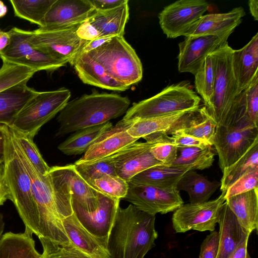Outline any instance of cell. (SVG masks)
Masks as SVG:
<instances>
[{"label":"cell","mask_w":258,"mask_h":258,"mask_svg":"<svg viewBox=\"0 0 258 258\" xmlns=\"http://www.w3.org/2000/svg\"><path fill=\"white\" fill-rule=\"evenodd\" d=\"M215 155L212 146L205 148L178 147L177 158L170 166L187 167L190 170H203L212 165Z\"/></svg>","instance_id":"obj_34"},{"label":"cell","mask_w":258,"mask_h":258,"mask_svg":"<svg viewBox=\"0 0 258 258\" xmlns=\"http://www.w3.org/2000/svg\"><path fill=\"white\" fill-rule=\"evenodd\" d=\"M7 200H10V192L3 174L0 176V206Z\"/></svg>","instance_id":"obj_52"},{"label":"cell","mask_w":258,"mask_h":258,"mask_svg":"<svg viewBox=\"0 0 258 258\" xmlns=\"http://www.w3.org/2000/svg\"><path fill=\"white\" fill-rule=\"evenodd\" d=\"M245 12L242 7L223 13L203 15L187 30L184 36L219 35L234 30L242 22Z\"/></svg>","instance_id":"obj_21"},{"label":"cell","mask_w":258,"mask_h":258,"mask_svg":"<svg viewBox=\"0 0 258 258\" xmlns=\"http://www.w3.org/2000/svg\"><path fill=\"white\" fill-rule=\"evenodd\" d=\"M75 168L87 182L106 175H116L113 155L83 163H74Z\"/></svg>","instance_id":"obj_41"},{"label":"cell","mask_w":258,"mask_h":258,"mask_svg":"<svg viewBox=\"0 0 258 258\" xmlns=\"http://www.w3.org/2000/svg\"><path fill=\"white\" fill-rule=\"evenodd\" d=\"M80 25L55 30L38 28L33 31H27L28 39L34 46L66 59L71 64L88 42L77 34Z\"/></svg>","instance_id":"obj_12"},{"label":"cell","mask_w":258,"mask_h":258,"mask_svg":"<svg viewBox=\"0 0 258 258\" xmlns=\"http://www.w3.org/2000/svg\"><path fill=\"white\" fill-rule=\"evenodd\" d=\"M155 215L131 204L125 208L119 206L107 238L109 258H144L155 246Z\"/></svg>","instance_id":"obj_1"},{"label":"cell","mask_w":258,"mask_h":258,"mask_svg":"<svg viewBox=\"0 0 258 258\" xmlns=\"http://www.w3.org/2000/svg\"><path fill=\"white\" fill-rule=\"evenodd\" d=\"M3 164H0V176L3 174Z\"/></svg>","instance_id":"obj_58"},{"label":"cell","mask_w":258,"mask_h":258,"mask_svg":"<svg viewBox=\"0 0 258 258\" xmlns=\"http://www.w3.org/2000/svg\"><path fill=\"white\" fill-rule=\"evenodd\" d=\"M217 223L219 240L217 258H228L240 242L250 234L240 225L226 202L221 208Z\"/></svg>","instance_id":"obj_25"},{"label":"cell","mask_w":258,"mask_h":258,"mask_svg":"<svg viewBox=\"0 0 258 258\" xmlns=\"http://www.w3.org/2000/svg\"><path fill=\"white\" fill-rule=\"evenodd\" d=\"M3 176L25 230L31 226L35 215L30 176L18 152L11 128L5 125V151Z\"/></svg>","instance_id":"obj_4"},{"label":"cell","mask_w":258,"mask_h":258,"mask_svg":"<svg viewBox=\"0 0 258 258\" xmlns=\"http://www.w3.org/2000/svg\"><path fill=\"white\" fill-rule=\"evenodd\" d=\"M128 2L108 10L95 11L87 20L97 31L99 37L123 36L129 19Z\"/></svg>","instance_id":"obj_26"},{"label":"cell","mask_w":258,"mask_h":258,"mask_svg":"<svg viewBox=\"0 0 258 258\" xmlns=\"http://www.w3.org/2000/svg\"><path fill=\"white\" fill-rule=\"evenodd\" d=\"M178 147L172 142L155 144L150 149L151 153L163 166H170L177 156Z\"/></svg>","instance_id":"obj_44"},{"label":"cell","mask_w":258,"mask_h":258,"mask_svg":"<svg viewBox=\"0 0 258 258\" xmlns=\"http://www.w3.org/2000/svg\"><path fill=\"white\" fill-rule=\"evenodd\" d=\"M10 44L0 52L3 61L26 66L37 72H52L64 66L68 61L34 46L28 39L27 30L13 27L8 31Z\"/></svg>","instance_id":"obj_11"},{"label":"cell","mask_w":258,"mask_h":258,"mask_svg":"<svg viewBox=\"0 0 258 258\" xmlns=\"http://www.w3.org/2000/svg\"><path fill=\"white\" fill-rule=\"evenodd\" d=\"M216 72V59L214 52L209 54L195 76V86L203 100L205 106L210 104L214 94Z\"/></svg>","instance_id":"obj_36"},{"label":"cell","mask_w":258,"mask_h":258,"mask_svg":"<svg viewBox=\"0 0 258 258\" xmlns=\"http://www.w3.org/2000/svg\"><path fill=\"white\" fill-rule=\"evenodd\" d=\"M5 228V222L3 214L0 213V237L2 235Z\"/></svg>","instance_id":"obj_57"},{"label":"cell","mask_w":258,"mask_h":258,"mask_svg":"<svg viewBox=\"0 0 258 258\" xmlns=\"http://www.w3.org/2000/svg\"><path fill=\"white\" fill-rule=\"evenodd\" d=\"M27 84H19L0 92V124L11 126L26 105L38 93Z\"/></svg>","instance_id":"obj_27"},{"label":"cell","mask_w":258,"mask_h":258,"mask_svg":"<svg viewBox=\"0 0 258 258\" xmlns=\"http://www.w3.org/2000/svg\"><path fill=\"white\" fill-rule=\"evenodd\" d=\"M40 258H47V257L43 253H42L41 254V256H40Z\"/></svg>","instance_id":"obj_59"},{"label":"cell","mask_w":258,"mask_h":258,"mask_svg":"<svg viewBox=\"0 0 258 258\" xmlns=\"http://www.w3.org/2000/svg\"><path fill=\"white\" fill-rule=\"evenodd\" d=\"M134 121L123 119L119 121L99 137L75 163L93 162L113 155L137 142L139 139L132 137L127 132Z\"/></svg>","instance_id":"obj_20"},{"label":"cell","mask_w":258,"mask_h":258,"mask_svg":"<svg viewBox=\"0 0 258 258\" xmlns=\"http://www.w3.org/2000/svg\"><path fill=\"white\" fill-rule=\"evenodd\" d=\"M246 112L250 120L257 126L258 121V75L244 90Z\"/></svg>","instance_id":"obj_45"},{"label":"cell","mask_w":258,"mask_h":258,"mask_svg":"<svg viewBox=\"0 0 258 258\" xmlns=\"http://www.w3.org/2000/svg\"><path fill=\"white\" fill-rule=\"evenodd\" d=\"M128 183V191L123 199L149 214H166L183 204L179 191L175 187Z\"/></svg>","instance_id":"obj_14"},{"label":"cell","mask_w":258,"mask_h":258,"mask_svg":"<svg viewBox=\"0 0 258 258\" xmlns=\"http://www.w3.org/2000/svg\"><path fill=\"white\" fill-rule=\"evenodd\" d=\"M171 135L173 144L177 147L205 148L209 146H212L211 144L205 140L184 134L176 132Z\"/></svg>","instance_id":"obj_47"},{"label":"cell","mask_w":258,"mask_h":258,"mask_svg":"<svg viewBox=\"0 0 258 258\" xmlns=\"http://www.w3.org/2000/svg\"><path fill=\"white\" fill-rule=\"evenodd\" d=\"M249 237L242 240L228 258H251L247 248Z\"/></svg>","instance_id":"obj_50"},{"label":"cell","mask_w":258,"mask_h":258,"mask_svg":"<svg viewBox=\"0 0 258 258\" xmlns=\"http://www.w3.org/2000/svg\"><path fill=\"white\" fill-rule=\"evenodd\" d=\"M190 169L187 167L155 166L137 174L128 182L162 188H176L179 180Z\"/></svg>","instance_id":"obj_29"},{"label":"cell","mask_w":258,"mask_h":258,"mask_svg":"<svg viewBox=\"0 0 258 258\" xmlns=\"http://www.w3.org/2000/svg\"><path fill=\"white\" fill-rule=\"evenodd\" d=\"M95 10H108L118 7L128 0H90Z\"/></svg>","instance_id":"obj_49"},{"label":"cell","mask_w":258,"mask_h":258,"mask_svg":"<svg viewBox=\"0 0 258 258\" xmlns=\"http://www.w3.org/2000/svg\"><path fill=\"white\" fill-rule=\"evenodd\" d=\"M32 234L6 233L0 237V258H40Z\"/></svg>","instance_id":"obj_30"},{"label":"cell","mask_w":258,"mask_h":258,"mask_svg":"<svg viewBox=\"0 0 258 258\" xmlns=\"http://www.w3.org/2000/svg\"><path fill=\"white\" fill-rule=\"evenodd\" d=\"M232 65L239 94L244 91L258 75L257 33L242 48L233 49Z\"/></svg>","instance_id":"obj_23"},{"label":"cell","mask_w":258,"mask_h":258,"mask_svg":"<svg viewBox=\"0 0 258 258\" xmlns=\"http://www.w3.org/2000/svg\"><path fill=\"white\" fill-rule=\"evenodd\" d=\"M97 192L115 199H123L128 189V182L117 175H106L87 182Z\"/></svg>","instance_id":"obj_39"},{"label":"cell","mask_w":258,"mask_h":258,"mask_svg":"<svg viewBox=\"0 0 258 258\" xmlns=\"http://www.w3.org/2000/svg\"><path fill=\"white\" fill-rule=\"evenodd\" d=\"M225 202L246 231L257 230L258 188L228 198Z\"/></svg>","instance_id":"obj_28"},{"label":"cell","mask_w":258,"mask_h":258,"mask_svg":"<svg viewBox=\"0 0 258 258\" xmlns=\"http://www.w3.org/2000/svg\"><path fill=\"white\" fill-rule=\"evenodd\" d=\"M86 53L98 62L109 76L127 86L130 87L142 79V62L123 36L113 37Z\"/></svg>","instance_id":"obj_7"},{"label":"cell","mask_w":258,"mask_h":258,"mask_svg":"<svg viewBox=\"0 0 258 258\" xmlns=\"http://www.w3.org/2000/svg\"><path fill=\"white\" fill-rule=\"evenodd\" d=\"M205 0H179L166 6L158 15L160 27L167 38L184 36L189 28L208 11Z\"/></svg>","instance_id":"obj_15"},{"label":"cell","mask_w":258,"mask_h":258,"mask_svg":"<svg viewBox=\"0 0 258 258\" xmlns=\"http://www.w3.org/2000/svg\"><path fill=\"white\" fill-rule=\"evenodd\" d=\"M130 104L127 97L117 94L95 91L83 95L69 101L59 112L55 136L109 122L125 114Z\"/></svg>","instance_id":"obj_2"},{"label":"cell","mask_w":258,"mask_h":258,"mask_svg":"<svg viewBox=\"0 0 258 258\" xmlns=\"http://www.w3.org/2000/svg\"><path fill=\"white\" fill-rule=\"evenodd\" d=\"M40 242L43 247V253L48 258H92L71 244L59 246L49 242Z\"/></svg>","instance_id":"obj_43"},{"label":"cell","mask_w":258,"mask_h":258,"mask_svg":"<svg viewBox=\"0 0 258 258\" xmlns=\"http://www.w3.org/2000/svg\"><path fill=\"white\" fill-rule=\"evenodd\" d=\"M70 244L92 258H109L107 241L99 238L86 230L73 213L62 220Z\"/></svg>","instance_id":"obj_22"},{"label":"cell","mask_w":258,"mask_h":258,"mask_svg":"<svg viewBox=\"0 0 258 258\" xmlns=\"http://www.w3.org/2000/svg\"><path fill=\"white\" fill-rule=\"evenodd\" d=\"M47 258H48V257H47Z\"/></svg>","instance_id":"obj_60"},{"label":"cell","mask_w":258,"mask_h":258,"mask_svg":"<svg viewBox=\"0 0 258 258\" xmlns=\"http://www.w3.org/2000/svg\"><path fill=\"white\" fill-rule=\"evenodd\" d=\"M234 31L219 35L185 37L178 44V71L195 75L206 57L225 44Z\"/></svg>","instance_id":"obj_16"},{"label":"cell","mask_w":258,"mask_h":258,"mask_svg":"<svg viewBox=\"0 0 258 258\" xmlns=\"http://www.w3.org/2000/svg\"><path fill=\"white\" fill-rule=\"evenodd\" d=\"M258 141V126L246 113L229 125H217L211 141L222 171L242 157Z\"/></svg>","instance_id":"obj_8"},{"label":"cell","mask_w":258,"mask_h":258,"mask_svg":"<svg viewBox=\"0 0 258 258\" xmlns=\"http://www.w3.org/2000/svg\"><path fill=\"white\" fill-rule=\"evenodd\" d=\"M16 143L19 156L31 178L35 206L33 223L29 229L25 230L36 235L40 241L59 246L70 245L62 224L65 217L56 202L48 173L43 175L38 172L22 152L16 140Z\"/></svg>","instance_id":"obj_3"},{"label":"cell","mask_w":258,"mask_h":258,"mask_svg":"<svg viewBox=\"0 0 258 258\" xmlns=\"http://www.w3.org/2000/svg\"><path fill=\"white\" fill-rule=\"evenodd\" d=\"M71 93L66 88L39 92L22 109L9 126L34 138L41 127L64 107Z\"/></svg>","instance_id":"obj_9"},{"label":"cell","mask_w":258,"mask_h":258,"mask_svg":"<svg viewBox=\"0 0 258 258\" xmlns=\"http://www.w3.org/2000/svg\"><path fill=\"white\" fill-rule=\"evenodd\" d=\"M37 72L29 67L3 61L0 68V92L19 84H27Z\"/></svg>","instance_id":"obj_38"},{"label":"cell","mask_w":258,"mask_h":258,"mask_svg":"<svg viewBox=\"0 0 258 258\" xmlns=\"http://www.w3.org/2000/svg\"><path fill=\"white\" fill-rule=\"evenodd\" d=\"M187 112L180 111L162 116L134 119L127 132L132 137L138 139L156 132H166Z\"/></svg>","instance_id":"obj_33"},{"label":"cell","mask_w":258,"mask_h":258,"mask_svg":"<svg viewBox=\"0 0 258 258\" xmlns=\"http://www.w3.org/2000/svg\"><path fill=\"white\" fill-rule=\"evenodd\" d=\"M257 187L258 167L248 171L232 184L226 191L224 198L226 200Z\"/></svg>","instance_id":"obj_42"},{"label":"cell","mask_w":258,"mask_h":258,"mask_svg":"<svg viewBox=\"0 0 258 258\" xmlns=\"http://www.w3.org/2000/svg\"><path fill=\"white\" fill-rule=\"evenodd\" d=\"M77 34L79 38L87 41L99 38L97 30L87 20L79 25Z\"/></svg>","instance_id":"obj_48"},{"label":"cell","mask_w":258,"mask_h":258,"mask_svg":"<svg viewBox=\"0 0 258 258\" xmlns=\"http://www.w3.org/2000/svg\"><path fill=\"white\" fill-rule=\"evenodd\" d=\"M257 167L258 141L238 160L223 170L220 187L222 192L225 193L227 189L239 178Z\"/></svg>","instance_id":"obj_35"},{"label":"cell","mask_w":258,"mask_h":258,"mask_svg":"<svg viewBox=\"0 0 258 258\" xmlns=\"http://www.w3.org/2000/svg\"><path fill=\"white\" fill-rule=\"evenodd\" d=\"M233 50L227 42L214 51L216 72L214 94L210 104L206 109L217 125L223 122L238 95L237 84L232 65Z\"/></svg>","instance_id":"obj_10"},{"label":"cell","mask_w":258,"mask_h":258,"mask_svg":"<svg viewBox=\"0 0 258 258\" xmlns=\"http://www.w3.org/2000/svg\"><path fill=\"white\" fill-rule=\"evenodd\" d=\"M48 175L56 202L65 218L73 213L72 202L88 212L97 208L98 192L82 178L74 164L51 167Z\"/></svg>","instance_id":"obj_6"},{"label":"cell","mask_w":258,"mask_h":258,"mask_svg":"<svg viewBox=\"0 0 258 258\" xmlns=\"http://www.w3.org/2000/svg\"><path fill=\"white\" fill-rule=\"evenodd\" d=\"M113 37H100L92 41H88L83 47L82 52H88L103 44Z\"/></svg>","instance_id":"obj_51"},{"label":"cell","mask_w":258,"mask_h":258,"mask_svg":"<svg viewBox=\"0 0 258 258\" xmlns=\"http://www.w3.org/2000/svg\"><path fill=\"white\" fill-rule=\"evenodd\" d=\"M55 0H20L10 1L15 15L40 27Z\"/></svg>","instance_id":"obj_37"},{"label":"cell","mask_w":258,"mask_h":258,"mask_svg":"<svg viewBox=\"0 0 258 258\" xmlns=\"http://www.w3.org/2000/svg\"><path fill=\"white\" fill-rule=\"evenodd\" d=\"M225 193L214 200L199 204H183L172 215L173 228L176 233L193 229L199 231L215 230L222 206L225 202Z\"/></svg>","instance_id":"obj_13"},{"label":"cell","mask_w":258,"mask_h":258,"mask_svg":"<svg viewBox=\"0 0 258 258\" xmlns=\"http://www.w3.org/2000/svg\"><path fill=\"white\" fill-rule=\"evenodd\" d=\"M112 126V123L109 121L76 131L61 143L57 148L68 156L85 153L99 137Z\"/></svg>","instance_id":"obj_32"},{"label":"cell","mask_w":258,"mask_h":258,"mask_svg":"<svg viewBox=\"0 0 258 258\" xmlns=\"http://www.w3.org/2000/svg\"><path fill=\"white\" fill-rule=\"evenodd\" d=\"M5 151V125L0 124V164L4 161Z\"/></svg>","instance_id":"obj_53"},{"label":"cell","mask_w":258,"mask_h":258,"mask_svg":"<svg viewBox=\"0 0 258 258\" xmlns=\"http://www.w3.org/2000/svg\"><path fill=\"white\" fill-rule=\"evenodd\" d=\"M248 5L250 13L255 21L258 20V1L249 0Z\"/></svg>","instance_id":"obj_55"},{"label":"cell","mask_w":258,"mask_h":258,"mask_svg":"<svg viewBox=\"0 0 258 258\" xmlns=\"http://www.w3.org/2000/svg\"><path fill=\"white\" fill-rule=\"evenodd\" d=\"M11 129L19 147L30 162L41 174L47 175L50 167L43 158L33 142V138L20 131Z\"/></svg>","instance_id":"obj_40"},{"label":"cell","mask_w":258,"mask_h":258,"mask_svg":"<svg viewBox=\"0 0 258 258\" xmlns=\"http://www.w3.org/2000/svg\"><path fill=\"white\" fill-rule=\"evenodd\" d=\"M219 233L214 230L203 241L199 258H217L219 249Z\"/></svg>","instance_id":"obj_46"},{"label":"cell","mask_w":258,"mask_h":258,"mask_svg":"<svg viewBox=\"0 0 258 258\" xmlns=\"http://www.w3.org/2000/svg\"><path fill=\"white\" fill-rule=\"evenodd\" d=\"M220 185V182L210 181L195 170H189L179 180L176 188L187 192L190 203L199 204L208 201Z\"/></svg>","instance_id":"obj_31"},{"label":"cell","mask_w":258,"mask_h":258,"mask_svg":"<svg viewBox=\"0 0 258 258\" xmlns=\"http://www.w3.org/2000/svg\"><path fill=\"white\" fill-rule=\"evenodd\" d=\"M201 98L186 81L168 85L156 95L134 103L123 117L125 120L189 111L200 108Z\"/></svg>","instance_id":"obj_5"},{"label":"cell","mask_w":258,"mask_h":258,"mask_svg":"<svg viewBox=\"0 0 258 258\" xmlns=\"http://www.w3.org/2000/svg\"><path fill=\"white\" fill-rule=\"evenodd\" d=\"M155 144L136 142L113 154L116 175L128 182L145 170L163 165L151 153L150 149Z\"/></svg>","instance_id":"obj_17"},{"label":"cell","mask_w":258,"mask_h":258,"mask_svg":"<svg viewBox=\"0 0 258 258\" xmlns=\"http://www.w3.org/2000/svg\"><path fill=\"white\" fill-rule=\"evenodd\" d=\"M95 10L90 0H55L39 28L55 30L80 25Z\"/></svg>","instance_id":"obj_19"},{"label":"cell","mask_w":258,"mask_h":258,"mask_svg":"<svg viewBox=\"0 0 258 258\" xmlns=\"http://www.w3.org/2000/svg\"><path fill=\"white\" fill-rule=\"evenodd\" d=\"M11 37L8 32L0 29V52L5 49L10 43Z\"/></svg>","instance_id":"obj_54"},{"label":"cell","mask_w":258,"mask_h":258,"mask_svg":"<svg viewBox=\"0 0 258 258\" xmlns=\"http://www.w3.org/2000/svg\"><path fill=\"white\" fill-rule=\"evenodd\" d=\"M120 200L98 192V204L94 211L84 210L75 202H72V206L81 225L95 236L107 241Z\"/></svg>","instance_id":"obj_18"},{"label":"cell","mask_w":258,"mask_h":258,"mask_svg":"<svg viewBox=\"0 0 258 258\" xmlns=\"http://www.w3.org/2000/svg\"><path fill=\"white\" fill-rule=\"evenodd\" d=\"M71 64L84 84L117 91H125L130 88L109 76L104 69L86 52L78 54Z\"/></svg>","instance_id":"obj_24"},{"label":"cell","mask_w":258,"mask_h":258,"mask_svg":"<svg viewBox=\"0 0 258 258\" xmlns=\"http://www.w3.org/2000/svg\"><path fill=\"white\" fill-rule=\"evenodd\" d=\"M8 11L7 6L5 5L3 2L0 1V18L4 17Z\"/></svg>","instance_id":"obj_56"}]
</instances>
